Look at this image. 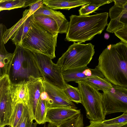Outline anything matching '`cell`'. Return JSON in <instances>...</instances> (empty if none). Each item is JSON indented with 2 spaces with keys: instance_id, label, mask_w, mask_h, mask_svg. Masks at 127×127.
I'll return each mask as SVG.
<instances>
[{
  "instance_id": "1",
  "label": "cell",
  "mask_w": 127,
  "mask_h": 127,
  "mask_svg": "<svg viewBox=\"0 0 127 127\" xmlns=\"http://www.w3.org/2000/svg\"><path fill=\"white\" fill-rule=\"evenodd\" d=\"M99 55L95 68L113 85L127 88V44L110 45Z\"/></svg>"
},
{
  "instance_id": "2",
  "label": "cell",
  "mask_w": 127,
  "mask_h": 127,
  "mask_svg": "<svg viewBox=\"0 0 127 127\" xmlns=\"http://www.w3.org/2000/svg\"><path fill=\"white\" fill-rule=\"evenodd\" d=\"M107 12L90 16L71 15L65 40L81 43L100 34L107 24Z\"/></svg>"
},
{
  "instance_id": "3",
  "label": "cell",
  "mask_w": 127,
  "mask_h": 127,
  "mask_svg": "<svg viewBox=\"0 0 127 127\" xmlns=\"http://www.w3.org/2000/svg\"><path fill=\"white\" fill-rule=\"evenodd\" d=\"M13 54L7 74L11 84H27L42 78L33 52L18 45Z\"/></svg>"
},
{
  "instance_id": "4",
  "label": "cell",
  "mask_w": 127,
  "mask_h": 127,
  "mask_svg": "<svg viewBox=\"0 0 127 127\" xmlns=\"http://www.w3.org/2000/svg\"><path fill=\"white\" fill-rule=\"evenodd\" d=\"M57 36L58 35H53L33 20L21 45L33 52L44 54L52 59L56 57Z\"/></svg>"
},
{
  "instance_id": "5",
  "label": "cell",
  "mask_w": 127,
  "mask_h": 127,
  "mask_svg": "<svg viewBox=\"0 0 127 127\" xmlns=\"http://www.w3.org/2000/svg\"><path fill=\"white\" fill-rule=\"evenodd\" d=\"M94 45L74 42L59 58L56 64L62 72L87 66L95 53Z\"/></svg>"
},
{
  "instance_id": "6",
  "label": "cell",
  "mask_w": 127,
  "mask_h": 127,
  "mask_svg": "<svg viewBox=\"0 0 127 127\" xmlns=\"http://www.w3.org/2000/svg\"><path fill=\"white\" fill-rule=\"evenodd\" d=\"M75 82L78 84L81 94V103L85 109L87 118L91 121L105 120L106 115L102 105V93L83 80Z\"/></svg>"
},
{
  "instance_id": "7",
  "label": "cell",
  "mask_w": 127,
  "mask_h": 127,
  "mask_svg": "<svg viewBox=\"0 0 127 127\" xmlns=\"http://www.w3.org/2000/svg\"><path fill=\"white\" fill-rule=\"evenodd\" d=\"M34 58L43 80L59 88L64 89L67 83L64 81L63 72L52 59L44 54L33 52Z\"/></svg>"
},
{
  "instance_id": "8",
  "label": "cell",
  "mask_w": 127,
  "mask_h": 127,
  "mask_svg": "<svg viewBox=\"0 0 127 127\" xmlns=\"http://www.w3.org/2000/svg\"><path fill=\"white\" fill-rule=\"evenodd\" d=\"M102 94V105L106 116L127 112V88L113 85L111 89Z\"/></svg>"
},
{
  "instance_id": "9",
  "label": "cell",
  "mask_w": 127,
  "mask_h": 127,
  "mask_svg": "<svg viewBox=\"0 0 127 127\" xmlns=\"http://www.w3.org/2000/svg\"><path fill=\"white\" fill-rule=\"evenodd\" d=\"M33 20V14L31 15L29 10L24 11L23 17L17 23L5 31L3 38L4 44L11 39L16 46L21 45L30 28Z\"/></svg>"
},
{
  "instance_id": "10",
  "label": "cell",
  "mask_w": 127,
  "mask_h": 127,
  "mask_svg": "<svg viewBox=\"0 0 127 127\" xmlns=\"http://www.w3.org/2000/svg\"><path fill=\"white\" fill-rule=\"evenodd\" d=\"M43 82L44 91L47 93L49 98L47 102L48 108L63 107L77 109V107L69 99L64 89L43 80Z\"/></svg>"
},
{
  "instance_id": "11",
  "label": "cell",
  "mask_w": 127,
  "mask_h": 127,
  "mask_svg": "<svg viewBox=\"0 0 127 127\" xmlns=\"http://www.w3.org/2000/svg\"><path fill=\"white\" fill-rule=\"evenodd\" d=\"M81 113L80 109L67 107L48 108L46 118V122L57 126Z\"/></svg>"
},
{
  "instance_id": "12",
  "label": "cell",
  "mask_w": 127,
  "mask_h": 127,
  "mask_svg": "<svg viewBox=\"0 0 127 127\" xmlns=\"http://www.w3.org/2000/svg\"><path fill=\"white\" fill-rule=\"evenodd\" d=\"M43 79L40 78L27 84L29 92L27 106L32 121L35 120L36 109L44 91Z\"/></svg>"
},
{
  "instance_id": "13",
  "label": "cell",
  "mask_w": 127,
  "mask_h": 127,
  "mask_svg": "<svg viewBox=\"0 0 127 127\" xmlns=\"http://www.w3.org/2000/svg\"><path fill=\"white\" fill-rule=\"evenodd\" d=\"M63 75L64 81L67 83L83 80L93 77L105 78L102 73L96 68L91 69L87 66L63 71Z\"/></svg>"
},
{
  "instance_id": "14",
  "label": "cell",
  "mask_w": 127,
  "mask_h": 127,
  "mask_svg": "<svg viewBox=\"0 0 127 127\" xmlns=\"http://www.w3.org/2000/svg\"><path fill=\"white\" fill-rule=\"evenodd\" d=\"M33 14L44 15L50 16L57 23L59 28V33H66L69 22L65 16L60 11L53 10L43 4Z\"/></svg>"
},
{
  "instance_id": "15",
  "label": "cell",
  "mask_w": 127,
  "mask_h": 127,
  "mask_svg": "<svg viewBox=\"0 0 127 127\" xmlns=\"http://www.w3.org/2000/svg\"><path fill=\"white\" fill-rule=\"evenodd\" d=\"M43 1L44 5L52 9L69 10L71 8L87 4L90 2V0H43Z\"/></svg>"
},
{
  "instance_id": "16",
  "label": "cell",
  "mask_w": 127,
  "mask_h": 127,
  "mask_svg": "<svg viewBox=\"0 0 127 127\" xmlns=\"http://www.w3.org/2000/svg\"><path fill=\"white\" fill-rule=\"evenodd\" d=\"M10 92L13 104L22 103L27 105L29 92L27 84H11Z\"/></svg>"
},
{
  "instance_id": "17",
  "label": "cell",
  "mask_w": 127,
  "mask_h": 127,
  "mask_svg": "<svg viewBox=\"0 0 127 127\" xmlns=\"http://www.w3.org/2000/svg\"><path fill=\"white\" fill-rule=\"evenodd\" d=\"M34 22L54 36L59 33V28L55 21L50 16L44 15L33 14Z\"/></svg>"
},
{
  "instance_id": "18",
  "label": "cell",
  "mask_w": 127,
  "mask_h": 127,
  "mask_svg": "<svg viewBox=\"0 0 127 127\" xmlns=\"http://www.w3.org/2000/svg\"><path fill=\"white\" fill-rule=\"evenodd\" d=\"M3 37L0 39V77L7 74L13 57V53L8 52L4 45Z\"/></svg>"
},
{
  "instance_id": "19",
  "label": "cell",
  "mask_w": 127,
  "mask_h": 127,
  "mask_svg": "<svg viewBox=\"0 0 127 127\" xmlns=\"http://www.w3.org/2000/svg\"><path fill=\"white\" fill-rule=\"evenodd\" d=\"M83 80L97 91L101 90L103 92L110 90L113 86V85L105 78L95 76L88 78Z\"/></svg>"
},
{
  "instance_id": "20",
  "label": "cell",
  "mask_w": 127,
  "mask_h": 127,
  "mask_svg": "<svg viewBox=\"0 0 127 127\" xmlns=\"http://www.w3.org/2000/svg\"><path fill=\"white\" fill-rule=\"evenodd\" d=\"M38 0H0V11L25 8L37 1Z\"/></svg>"
},
{
  "instance_id": "21",
  "label": "cell",
  "mask_w": 127,
  "mask_h": 127,
  "mask_svg": "<svg viewBox=\"0 0 127 127\" xmlns=\"http://www.w3.org/2000/svg\"><path fill=\"white\" fill-rule=\"evenodd\" d=\"M113 1V0H90V2L82 6L79 10V15L88 16L96 10L100 6Z\"/></svg>"
},
{
  "instance_id": "22",
  "label": "cell",
  "mask_w": 127,
  "mask_h": 127,
  "mask_svg": "<svg viewBox=\"0 0 127 127\" xmlns=\"http://www.w3.org/2000/svg\"><path fill=\"white\" fill-rule=\"evenodd\" d=\"M13 104V111L9 126L10 127H16L23 115L26 105L22 103Z\"/></svg>"
},
{
  "instance_id": "23",
  "label": "cell",
  "mask_w": 127,
  "mask_h": 127,
  "mask_svg": "<svg viewBox=\"0 0 127 127\" xmlns=\"http://www.w3.org/2000/svg\"><path fill=\"white\" fill-rule=\"evenodd\" d=\"M47 103L46 101L41 98L37 105L34 120L38 124H43L46 122V116L48 108Z\"/></svg>"
},
{
  "instance_id": "24",
  "label": "cell",
  "mask_w": 127,
  "mask_h": 127,
  "mask_svg": "<svg viewBox=\"0 0 127 127\" xmlns=\"http://www.w3.org/2000/svg\"><path fill=\"white\" fill-rule=\"evenodd\" d=\"M64 91L71 101L77 104L81 103V94L78 87H75L67 84Z\"/></svg>"
},
{
  "instance_id": "25",
  "label": "cell",
  "mask_w": 127,
  "mask_h": 127,
  "mask_svg": "<svg viewBox=\"0 0 127 127\" xmlns=\"http://www.w3.org/2000/svg\"><path fill=\"white\" fill-rule=\"evenodd\" d=\"M107 26L108 29L112 31L115 30L117 27V30L123 26H127V12L116 19L111 20Z\"/></svg>"
},
{
  "instance_id": "26",
  "label": "cell",
  "mask_w": 127,
  "mask_h": 127,
  "mask_svg": "<svg viewBox=\"0 0 127 127\" xmlns=\"http://www.w3.org/2000/svg\"><path fill=\"white\" fill-rule=\"evenodd\" d=\"M83 115L81 113L63 123L58 127H83Z\"/></svg>"
},
{
  "instance_id": "27",
  "label": "cell",
  "mask_w": 127,
  "mask_h": 127,
  "mask_svg": "<svg viewBox=\"0 0 127 127\" xmlns=\"http://www.w3.org/2000/svg\"><path fill=\"white\" fill-rule=\"evenodd\" d=\"M32 121L27 105L26 106L23 115L16 127H30Z\"/></svg>"
},
{
  "instance_id": "28",
  "label": "cell",
  "mask_w": 127,
  "mask_h": 127,
  "mask_svg": "<svg viewBox=\"0 0 127 127\" xmlns=\"http://www.w3.org/2000/svg\"><path fill=\"white\" fill-rule=\"evenodd\" d=\"M127 12V1L122 7H120L114 5L109 10V15L111 20H114L116 19Z\"/></svg>"
},
{
  "instance_id": "29",
  "label": "cell",
  "mask_w": 127,
  "mask_h": 127,
  "mask_svg": "<svg viewBox=\"0 0 127 127\" xmlns=\"http://www.w3.org/2000/svg\"><path fill=\"white\" fill-rule=\"evenodd\" d=\"M103 120H90V125L85 127H120L127 123V122L119 124H108L104 123Z\"/></svg>"
},
{
  "instance_id": "30",
  "label": "cell",
  "mask_w": 127,
  "mask_h": 127,
  "mask_svg": "<svg viewBox=\"0 0 127 127\" xmlns=\"http://www.w3.org/2000/svg\"><path fill=\"white\" fill-rule=\"evenodd\" d=\"M105 123L108 124H119L127 122V112H124L121 115L116 118L103 120Z\"/></svg>"
},
{
  "instance_id": "31",
  "label": "cell",
  "mask_w": 127,
  "mask_h": 127,
  "mask_svg": "<svg viewBox=\"0 0 127 127\" xmlns=\"http://www.w3.org/2000/svg\"><path fill=\"white\" fill-rule=\"evenodd\" d=\"M121 41L127 44V26H124L114 32Z\"/></svg>"
},
{
  "instance_id": "32",
  "label": "cell",
  "mask_w": 127,
  "mask_h": 127,
  "mask_svg": "<svg viewBox=\"0 0 127 127\" xmlns=\"http://www.w3.org/2000/svg\"><path fill=\"white\" fill-rule=\"evenodd\" d=\"M43 4V0H38L37 1L31 5L29 9V12L30 15L33 14Z\"/></svg>"
},
{
  "instance_id": "33",
  "label": "cell",
  "mask_w": 127,
  "mask_h": 127,
  "mask_svg": "<svg viewBox=\"0 0 127 127\" xmlns=\"http://www.w3.org/2000/svg\"><path fill=\"white\" fill-rule=\"evenodd\" d=\"M114 2V5L120 7H123L127 1V0H113Z\"/></svg>"
},
{
  "instance_id": "34",
  "label": "cell",
  "mask_w": 127,
  "mask_h": 127,
  "mask_svg": "<svg viewBox=\"0 0 127 127\" xmlns=\"http://www.w3.org/2000/svg\"><path fill=\"white\" fill-rule=\"evenodd\" d=\"M37 124L36 122L33 123L32 122L30 127H36Z\"/></svg>"
},
{
  "instance_id": "35",
  "label": "cell",
  "mask_w": 127,
  "mask_h": 127,
  "mask_svg": "<svg viewBox=\"0 0 127 127\" xmlns=\"http://www.w3.org/2000/svg\"><path fill=\"white\" fill-rule=\"evenodd\" d=\"M58 127L57 126L51 123H49L48 126L47 127Z\"/></svg>"
},
{
  "instance_id": "36",
  "label": "cell",
  "mask_w": 127,
  "mask_h": 127,
  "mask_svg": "<svg viewBox=\"0 0 127 127\" xmlns=\"http://www.w3.org/2000/svg\"><path fill=\"white\" fill-rule=\"evenodd\" d=\"M104 36V38L106 39H108L109 38V35L108 33H105Z\"/></svg>"
},
{
  "instance_id": "37",
  "label": "cell",
  "mask_w": 127,
  "mask_h": 127,
  "mask_svg": "<svg viewBox=\"0 0 127 127\" xmlns=\"http://www.w3.org/2000/svg\"><path fill=\"white\" fill-rule=\"evenodd\" d=\"M120 127H127V123Z\"/></svg>"
}]
</instances>
